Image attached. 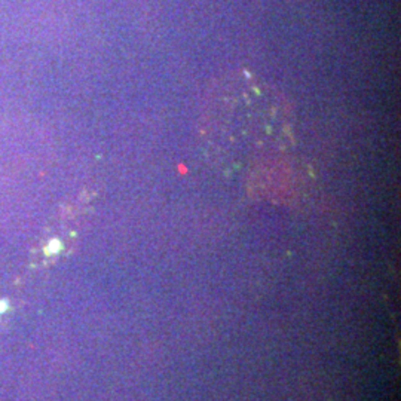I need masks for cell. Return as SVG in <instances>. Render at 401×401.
I'll use <instances>...</instances> for the list:
<instances>
[{"mask_svg":"<svg viewBox=\"0 0 401 401\" xmlns=\"http://www.w3.org/2000/svg\"><path fill=\"white\" fill-rule=\"evenodd\" d=\"M290 126L288 104L278 92L253 77H236L214 92L202 137L212 159L227 168H242L282 147Z\"/></svg>","mask_w":401,"mask_h":401,"instance_id":"obj_1","label":"cell"},{"mask_svg":"<svg viewBox=\"0 0 401 401\" xmlns=\"http://www.w3.org/2000/svg\"><path fill=\"white\" fill-rule=\"evenodd\" d=\"M49 250H51V251H57V250H58V242L54 241V242L51 244V248H49Z\"/></svg>","mask_w":401,"mask_h":401,"instance_id":"obj_2","label":"cell"}]
</instances>
